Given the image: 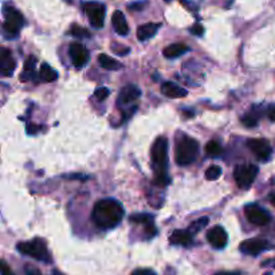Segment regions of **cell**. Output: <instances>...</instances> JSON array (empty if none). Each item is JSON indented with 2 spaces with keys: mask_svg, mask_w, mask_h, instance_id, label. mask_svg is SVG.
<instances>
[{
  "mask_svg": "<svg viewBox=\"0 0 275 275\" xmlns=\"http://www.w3.org/2000/svg\"><path fill=\"white\" fill-rule=\"evenodd\" d=\"M160 23H146V24H142L138 27L137 30V38L138 40H148L151 39L152 36L156 35V33L159 31L160 29Z\"/></svg>",
  "mask_w": 275,
  "mask_h": 275,
  "instance_id": "cell-16",
  "label": "cell"
},
{
  "mask_svg": "<svg viewBox=\"0 0 275 275\" xmlns=\"http://www.w3.org/2000/svg\"><path fill=\"white\" fill-rule=\"evenodd\" d=\"M26 275H42L38 268L31 267V266H27L26 267Z\"/></svg>",
  "mask_w": 275,
  "mask_h": 275,
  "instance_id": "cell-35",
  "label": "cell"
},
{
  "mask_svg": "<svg viewBox=\"0 0 275 275\" xmlns=\"http://www.w3.org/2000/svg\"><path fill=\"white\" fill-rule=\"evenodd\" d=\"M0 51H2L0 53V71L4 77H11L15 67H16V63H15L14 58L11 57L10 50L3 47Z\"/></svg>",
  "mask_w": 275,
  "mask_h": 275,
  "instance_id": "cell-13",
  "label": "cell"
},
{
  "mask_svg": "<svg viewBox=\"0 0 275 275\" xmlns=\"http://www.w3.org/2000/svg\"><path fill=\"white\" fill-rule=\"evenodd\" d=\"M268 248V242L263 239H247L240 244V251L248 255H258Z\"/></svg>",
  "mask_w": 275,
  "mask_h": 275,
  "instance_id": "cell-11",
  "label": "cell"
},
{
  "mask_svg": "<svg viewBox=\"0 0 275 275\" xmlns=\"http://www.w3.org/2000/svg\"><path fill=\"white\" fill-rule=\"evenodd\" d=\"M188 46L184 43H173L164 48V57L165 58H178L180 55L185 54L188 51Z\"/></svg>",
  "mask_w": 275,
  "mask_h": 275,
  "instance_id": "cell-19",
  "label": "cell"
},
{
  "mask_svg": "<svg viewBox=\"0 0 275 275\" xmlns=\"http://www.w3.org/2000/svg\"><path fill=\"white\" fill-rule=\"evenodd\" d=\"M18 250L24 255L35 258L38 261L50 262L47 247L42 239H33L30 242L18 243Z\"/></svg>",
  "mask_w": 275,
  "mask_h": 275,
  "instance_id": "cell-4",
  "label": "cell"
},
{
  "mask_svg": "<svg viewBox=\"0 0 275 275\" xmlns=\"http://www.w3.org/2000/svg\"><path fill=\"white\" fill-rule=\"evenodd\" d=\"M70 34L77 36V38H89V36H90V33H89L87 30L82 29V27H80L78 24L71 26V29H70Z\"/></svg>",
  "mask_w": 275,
  "mask_h": 275,
  "instance_id": "cell-27",
  "label": "cell"
},
{
  "mask_svg": "<svg viewBox=\"0 0 275 275\" xmlns=\"http://www.w3.org/2000/svg\"><path fill=\"white\" fill-rule=\"evenodd\" d=\"M98 62H99V65L106 70H118L121 69V65L116 59L110 58L109 55L106 54H101L98 57Z\"/></svg>",
  "mask_w": 275,
  "mask_h": 275,
  "instance_id": "cell-20",
  "label": "cell"
},
{
  "mask_svg": "<svg viewBox=\"0 0 275 275\" xmlns=\"http://www.w3.org/2000/svg\"><path fill=\"white\" fill-rule=\"evenodd\" d=\"M247 146L262 161H266L271 156V145L268 144V141L263 140V138H251V140L247 141Z\"/></svg>",
  "mask_w": 275,
  "mask_h": 275,
  "instance_id": "cell-9",
  "label": "cell"
},
{
  "mask_svg": "<svg viewBox=\"0 0 275 275\" xmlns=\"http://www.w3.org/2000/svg\"><path fill=\"white\" fill-rule=\"evenodd\" d=\"M123 217V207L114 199H104L95 203L91 219L95 226L104 230L116 227Z\"/></svg>",
  "mask_w": 275,
  "mask_h": 275,
  "instance_id": "cell-1",
  "label": "cell"
},
{
  "mask_svg": "<svg viewBox=\"0 0 275 275\" xmlns=\"http://www.w3.org/2000/svg\"><path fill=\"white\" fill-rule=\"evenodd\" d=\"M258 121H259V117L253 116V114H246V116L242 118L243 125H246V127H248V128L255 127V125L258 123Z\"/></svg>",
  "mask_w": 275,
  "mask_h": 275,
  "instance_id": "cell-29",
  "label": "cell"
},
{
  "mask_svg": "<svg viewBox=\"0 0 275 275\" xmlns=\"http://www.w3.org/2000/svg\"><path fill=\"white\" fill-rule=\"evenodd\" d=\"M36 59L34 57H29L24 62V74H22L20 81H29V76L34 74V67H35Z\"/></svg>",
  "mask_w": 275,
  "mask_h": 275,
  "instance_id": "cell-22",
  "label": "cell"
},
{
  "mask_svg": "<svg viewBox=\"0 0 275 275\" xmlns=\"http://www.w3.org/2000/svg\"><path fill=\"white\" fill-rule=\"evenodd\" d=\"M145 6H146V2H136V3L129 4L128 8H129L131 11H141Z\"/></svg>",
  "mask_w": 275,
  "mask_h": 275,
  "instance_id": "cell-30",
  "label": "cell"
},
{
  "mask_svg": "<svg viewBox=\"0 0 275 275\" xmlns=\"http://www.w3.org/2000/svg\"><path fill=\"white\" fill-rule=\"evenodd\" d=\"M112 48H113V51L116 53V54H120V55H125V54H127V53H129V48H128V47H122V46H120V44H118V46H116V44H113Z\"/></svg>",
  "mask_w": 275,
  "mask_h": 275,
  "instance_id": "cell-33",
  "label": "cell"
},
{
  "mask_svg": "<svg viewBox=\"0 0 275 275\" xmlns=\"http://www.w3.org/2000/svg\"><path fill=\"white\" fill-rule=\"evenodd\" d=\"M221 174V168L217 165H212L206 170V179L207 180H217L220 178Z\"/></svg>",
  "mask_w": 275,
  "mask_h": 275,
  "instance_id": "cell-26",
  "label": "cell"
},
{
  "mask_svg": "<svg viewBox=\"0 0 275 275\" xmlns=\"http://www.w3.org/2000/svg\"><path fill=\"white\" fill-rule=\"evenodd\" d=\"M161 93L169 98H183L187 97V94H188V91L185 90V89L173 84V82H165L161 86Z\"/></svg>",
  "mask_w": 275,
  "mask_h": 275,
  "instance_id": "cell-15",
  "label": "cell"
},
{
  "mask_svg": "<svg viewBox=\"0 0 275 275\" xmlns=\"http://www.w3.org/2000/svg\"><path fill=\"white\" fill-rule=\"evenodd\" d=\"M131 220L134 221V223H140V224L149 226V224H152L153 216H151L149 214H137V215H134V216H132Z\"/></svg>",
  "mask_w": 275,
  "mask_h": 275,
  "instance_id": "cell-25",
  "label": "cell"
},
{
  "mask_svg": "<svg viewBox=\"0 0 275 275\" xmlns=\"http://www.w3.org/2000/svg\"><path fill=\"white\" fill-rule=\"evenodd\" d=\"M132 275H157L153 270L151 268H137L132 272Z\"/></svg>",
  "mask_w": 275,
  "mask_h": 275,
  "instance_id": "cell-31",
  "label": "cell"
},
{
  "mask_svg": "<svg viewBox=\"0 0 275 275\" xmlns=\"http://www.w3.org/2000/svg\"><path fill=\"white\" fill-rule=\"evenodd\" d=\"M257 174L258 167L253 164H242V165H238L234 170V179H235L238 187L242 189L250 188Z\"/></svg>",
  "mask_w": 275,
  "mask_h": 275,
  "instance_id": "cell-6",
  "label": "cell"
},
{
  "mask_svg": "<svg viewBox=\"0 0 275 275\" xmlns=\"http://www.w3.org/2000/svg\"><path fill=\"white\" fill-rule=\"evenodd\" d=\"M199 153V144L193 138L184 136L180 138L176 145V152H174V159L179 165H189L196 160Z\"/></svg>",
  "mask_w": 275,
  "mask_h": 275,
  "instance_id": "cell-2",
  "label": "cell"
},
{
  "mask_svg": "<svg viewBox=\"0 0 275 275\" xmlns=\"http://www.w3.org/2000/svg\"><path fill=\"white\" fill-rule=\"evenodd\" d=\"M69 53L72 63L77 67H82V66H85L89 62V51L86 50L84 44L74 42V43L70 44Z\"/></svg>",
  "mask_w": 275,
  "mask_h": 275,
  "instance_id": "cell-10",
  "label": "cell"
},
{
  "mask_svg": "<svg viewBox=\"0 0 275 275\" xmlns=\"http://www.w3.org/2000/svg\"><path fill=\"white\" fill-rule=\"evenodd\" d=\"M244 212H246V216L247 219H248V221H251L253 224L264 226L271 220V217H270L267 211L263 210V208L258 206V204H248V206L244 208Z\"/></svg>",
  "mask_w": 275,
  "mask_h": 275,
  "instance_id": "cell-8",
  "label": "cell"
},
{
  "mask_svg": "<svg viewBox=\"0 0 275 275\" xmlns=\"http://www.w3.org/2000/svg\"><path fill=\"white\" fill-rule=\"evenodd\" d=\"M0 264H2V275H15L14 272H12L11 267H10L6 262L2 261V263Z\"/></svg>",
  "mask_w": 275,
  "mask_h": 275,
  "instance_id": "cell-34",
  "label": "cell"
},
{
  "mask_svg": "<svg viewBox=\"0 0 275 275\" xmlns=\"http://www.w3.org/2000/svg\"><path fill=\"white\" fill-rule=\"evenodd\" d=\"M208 217H202V219H199V220L193 221V223H191V226H189V230L188 231L191 232V234H196V232L202 231L204 227H206L207 224H208Z\"/></svg>",
  "mask_w": 275,
  "mask_h": 275,
  "instance_id": "cell-24",
  "label": "cell"
},
{
  "mask_svg": "<svg viewBox=\"0 0 275 275\" xmlns=\"http://www.w3.org/2000/svg\"><path fill=\"white\" fill-rule=\"evenodd\" d=\"M84 10L93 27H95V29L104 27L106 14V8L104 4L97 3V2H87L84 4Z\"/></svg>",
  "mask_w": 275,
  "mask_h": 275,
  "instance_id": "cell-7",
  "label": "cell"
},
{
  "mask_svg": "<svg viewBox=\"0 0 275 275\" xmlns=\"http://www.w3.org/2000/svg\"><path fill=\"white\" fill-rule=\"evenodd\" d=\"M141 95V90L138 89L137 86L134 85H127L125 87H122V90L120 93V97H118V104L120 105H128V104H132L136 99H138Z\"/></svg>",
  "mask_w": 275,
  "mask_h": 275,
  "instance_id": "cell-14",
  "label": "cell"
},
{
  "mask_svg": "<svg viewBox=\"0 0 275 275\" xmlns=\"http://www.w3.org/2000/svg\"><path fill=\"white\" fill-rule=\"evenodd\" d=\"M221 151H223V149H221L220 144L217 141H215V140H212V141H210L206 145L207 155L211 156V157H217V156H220Z\"/></svg>",
  "mask_w": 275,
  "mask_h": 275,
  "instance_id": "cell-23",
  "label": "cell"
},
{
  "mask_svg": "<svg viewBox=\"0 0 275 275\" xmlns=\"http://www.w3.org/2000/svg\"><path fill=\"white\" fill-rule=\"evenodd\" d=\"M191 33L193 34V35H196V36H202L204 34L203 26L199 24V23H197V24H195V26H193V27H192Z\"/></svg>",
  "mask_w": 275,
  "mask_h": 275,
  "instance_id": "cell-32",
  "label": "cell"
},
{
  "mask_svg": "<svg viewBox=\"0 0 275 275\" xmlns=\"http://www.w3.org/2000/svg\"><path fill=\"white\" fill-rule=\"evenodd\" d=\"M267 114H268V118L275 122V106H272V108L270 109V110H268Z\"/></svg>",
  "mask_w": 275,
  "mask_h": 275,
  "instance_id": "cell-37",
  "label": "cell"
},
{
  "mask_svg": "<svg viewBox=\"0 0 275 275\" xmlns=\"http://www.w3.org/2000/svg\"><path fill=\"white\" fill-rule=\"evenodd\" d=\"M4 16L6 20L3 23L4 33L7 34V36H16L19 33V30L22 29L24 24V18L23 15L14 7H6L4 10Z\"/></svg>",
  "mask_w": 275,
  "mask_h": 275,
  "instance_id": "cell-5",
  "label": "cell"
},
{
  "mask_svg": "<svg viewBox=\"0 0 275 275\" xmlns=\"http://www.w3.org/2000/svg\"><path fill=\"white\" fill-rule=\"evenodd\" d=\"M112 23L117 34L127 35V34L129 33V26H128L127 19H125V15L121 11H114V14H113L112 16Z\"/></svg>",
  "mask_w": 275,
  "mask_h": 275,
  "instance_id": "cell-17",
  "label": "cell"
},
{
  "mask_svg": "<svg viewBox=\"0 0 275 275\" xmlns=\"http://www.w3.org/2000/svg\"><path fill=\"white\" fill-rule=\"evenodd\" d=\"M169 240L170 243L179 246H189L192 243V234L188 230H176L172 232Z\"/></svg>",
  "mask_w": 275,
  "mask_h": 275,
  "instance_id": "cell-18",
  "label": "cell"
},
{
  "mask_svg": "<svg viewBox=\"0 0 275 275\" xmlns=\"http://www.w3.org/2000/svg\"><path fill=\"white\" fill-rule=\"evenodd\" d=\"M207 239L216 248H223L228 242V235L227 232L224 231V228L220 227V226H216V227L211 228L210 231L207 232Z\"/></svg>",
  "mask_w": 275,
  "mask_h": 275,
  "instance_id": "cell-12",
  "label": "cell"
},
{
  "mask_svg": "<svg viewBox=\"0 0 275 275\" xmlns=\"http://www.w3.org/2000/svg\"><path fill=\"white\" fill-rule=\"evenodd\" d=\"M110 94V90L108 87H98L97 90L94 91V97L97 101H105L106 98Z\"/></svg>",
  "mask_w": 275,
  "mask_h": 275,
  "instance_id": "cell-28",
  "label": "cell"
},
{
  "mask_svg": "<svg viewBox=\"0 0 275 275\" xmlns=\"http://www.w3.org/2000/svg\"><path fill=\"white\" fill-rule=\"evenodd\" d=\"M270 200H271V203H272V206L275 207V195L274 196H271V197H270Z\"/></svg>",
  "mask_w": 275,
  "mask_h": 275,
  "instance_id": "cell-40",
  "label": "cell"
},
{
  "mask_svg": "<svg viewBox=\"0 0 275 275\" xmlns=\"http://www.w3.org/2000/svg\"><path fill=\"white\" fill-rule=\"evenodd\" d=\"M53 275H65V274H62L59 270H54V271H53Z\"/></svg>",
  "mask_w": 275,
  "mask_h": 275,
  "instance_id": "cell-39",
  "label": "cell"
},
{
  "mask_svg": "<svg viewBox=\"0 0 275 275\" xmlns=\"http://www.w3.org/2000/svg\"><path fill=\"white\" fill-rule=\"evenodd\" d=\"M40 128L38 127V125H31V123H30L29 127H27V133L29 134H35L36 132L39 131Z\"/></svg>",
  "mask_w": 275,
  "mask_h": 275,
  "instance_id": "cell-36",
  "label": "cell"
},
{
  "mask_svg": "<svg viewBox=\"0 0 275 275\" xmlns=\"http://www.w3.org/2000/svg\"><path fill=\"white\" fill-rule=\"evenodd\" d=\"M152 160L157 176H165V169L168 164V141L165 137H159L153 142Z\"/></svg>",
  "mask_w": 275,
  "mask_h": 275,
  "instance_id": "cell-3",
  "label": "cell"
},
{
  "mask_svg": "<svg viewBox=\"0 0 275 275\" xmlns=\"http://www.w3.org/2000/svg\"><path fill=\"white\" fill-rule=\"evenodd\" d=\"M40 78L44 81V82H54L58 76H57V71L54 69H51L50 66L47 63H43V65L40 66V71H39Z\"/></svg>",
  "mask_w": 275,
  "mask_h": 275,
  "instance_id": "cell-21",
  "label": "cell"
},
{
  "mask_svg": "<svg viewBox=\"0 0 275 275\" xmlns=\"http://www.w3.org/2000/svg\"><path fill=\"white\" fill-rule=\"evenodd\" d=\"M215 275H240V272H228V271H220V272H217V274Z\"/></svg>",
  "mask_w": 275,
  "mask_h": 275,
  "instance_id": "cell-38",
  "label": "cell"
}]
</instances>
